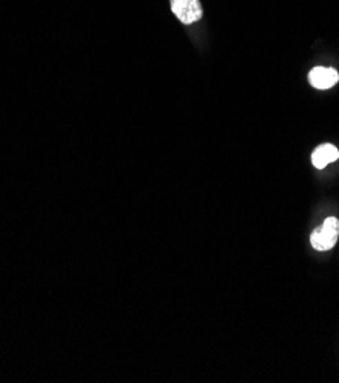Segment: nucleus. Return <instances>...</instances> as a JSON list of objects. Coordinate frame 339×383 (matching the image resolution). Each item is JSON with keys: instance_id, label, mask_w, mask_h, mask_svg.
I'll return each mask as SVG.
<instances>
[{"instance_id": "3", "label": "nucleus", "mask_w": 339, "mask_h": 383, "mask_svg": "<svg viewBox=\"0 0 339 383\" xmlns=\"http://www.w3.org/2000/svg\"><path fill=\"white\" fill-rule=\"evenodd\" d=\"M339 81L338 70L333 68H313L309 74V83L316 89H330Z\"/></svg>"}, {"instance_id": "2", "label": "nucleus", "mask_w": 339, "mask_h": 383, "mask_svg": "<svg viewBox=\"0 0 339 383\" xmlns=\"http://www.w3.org/2000/svg\"><path fill=\"white\" fill-rule=\"evenodd\" d=\"M171 11L184 25L196 23L202 19V6L199 0H170Z\"/></svg>"}, {"instance_id": "4", "label": "nucleus", "mask_w": 339, "mask_h": 383, "mask_svg": "<svg viewBox=\"0 0 339 383\" xmlns=\"http://www.w3.org/2000/svg\"><path fill=\"white\" fill-rule=\"evenodd\" d=\"M338 157L339 151L335 146H331V144H322V146H320L312 153V164L313 167L322 170L326 168L329 164L338 161Z\"/></svg>"}, {"instance_id": "1", "label": "nucleus", "mask_w": 339, "mask_h": 383, "mask_svg": "<svg viewBox=\"0 0 339 383\" xmlns=\"http://www.w3.org/2000/svg\"><path fill=\"white\" fill-rule=\"evenodd\" d=\"M339 238V220L336 217H329V219L324 220L322 226L316 228L312 235H310V244L312 248L324 252L330 251L336 244Z\"/></svg>"}]
</instances>
